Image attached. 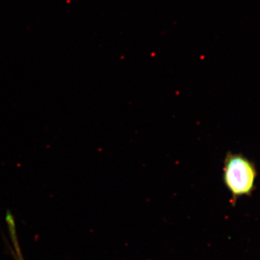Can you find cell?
<instances>
[{
    "instance_id": "cell-1",
    "label": "cell",
    "mask_w": 260,
    "mask_h": 260,
    "mask_svg": "<svg viewBox=\"0 0 260 260\" xmlns=\"http://www.w3.org/2000/svg\"><path fill=\"white\" fill-rule=\"evenodd\" d=\"M258 172L255 164L242 153L228 152L223 160V181L232 194V203L250 197L256 189Z\"/></svg>"
},
{
    "instance_id": "cell-2",
    "label": "cell",
    "mask_w": 260,
    "mask_h": 260,
    "mask_svg": "<svg viewBox=\"0 0 260 260\" xmlns=\"http://www.w3.org/2000/svg\"><path fill=\"white\" fill-rule=\"evenodd\" d=\"M7 221H8V225H9L10 232L11 234V237L13 238V244H14V248L15 251V255L17 256V260H24L23 256H22L21 251H20V247L18 240H17L16 234H15V228L14 219H13V215L10 213H8L7 215Z\"/></svg>"
}]
</instances>
